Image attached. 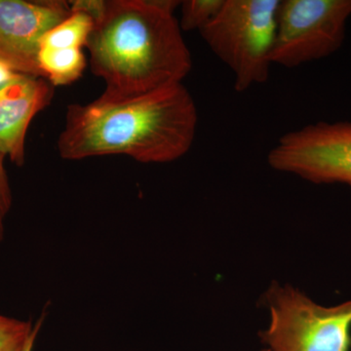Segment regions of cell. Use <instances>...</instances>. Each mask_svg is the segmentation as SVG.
<instances>
[{
    "label": "cell",
    "mask_w": 351,
    "mask_h": 351,
    "mask_svg": "<svg viewBox=\"0 0 351 351\" xmlns=\"http://www.w3.org/2000/svg\"><path fill=\"white\" fill-rule=\"evenodd\" d=\"M86 47L92 73L110 98L182 83L193 66L179 21L158 0H107Z\"/></svg>",
    "instance_id": "cell-2"
},
{
    "label": "cell",
    "mask_w": 351,
    "mask_h": 351,
    "mask_svg": "<svg viewBox=\"0 0 351 351\" xmlns=\"http://www.w3.org/2000/svg\"><path fill=\"white\" fill-rule=\"evenodd\" d=\"M95 21L80 11H71L68 18L53 27L40 39L39 47L52 49H82L86 47Z\"/></svg>",
    "instance_id": "cell-10"
},
{
    "label": "cell",
    "mask_w": 351,
    "mask_h": 351,
    "mask_svg": "<svg viewBox=\"0 0 351 351\" xmlns=\"http://www.w3.org/2000/svg\"><path fill=\"white\" fill-rule=\"evenodd\" d=\"M225 0H186L182 1V31H201L216 17Z\"/></svg>",
    "instance_id": "cell-12"
},
{
    "label": "cell",
    "mask_w": 351,
    "mask_h": 351,
    "mask_svg": "<svg viewBox=\"0 0 351 351\" xmlns=\"http://www.w3.org/2000/svg\"><path fill=\"white\" fill-rule=\"evenodd\" d=\"M44 318H45V316H43V319H41L40 322H39L38 329H36V332H34V334L32 335L31 341H29V343H27V348H25L24 351L34 350V343H36V338H38V332H39V331H40V328H41V326H43V322Z\"/></svg>",
    "instance_id": "cell-16"
},
{
    "label": "cell",
    "mask_w": 351,
    "mask_h": 351,
    "mask_svg": "<svg viewBox=\"0 0 351 351\" xmlns=\"http://www.w3.org/2000/svg\"><path fill=\"white\" fill-rule=\"evenodd\" d=\"M280 2L225 0L216 17L199 32L232 71L237 92L269 80Z\"/></svg>",
    "instance_id": "cell-3"
},
{
    "label": "cell",
    "mask_w": 351,
    "mask_h": 351,
    "mask_svg": "<svg viewBox=\"0 0 351 351\" xmlns=\"http://www.w3.org/2000/svg\"><path fill=\"white\" fill-rule=\"evenodd\" d=\"M6 157L0 154V243L5 232V219L12 205V191L5 169Z\"/></svg>",
    "instance_id": "cell-13"
},
{
    "label": "cell",
    "mask_w": 351,
    "mask_h": 351,
    "mask_svg": "<svg viewBox=\"0 0 351 351\" xmlns=\"http://www.w3.org/2000/svg\"><path fill=\"white\" fill-rule=\"evenodd\" d=\"M43 316L32 325L31 321L0 315V351H24Z\"/></svg>",
    "instance_id": "cell-11"
},
{
    "label": "cell",
    "mask_w": 351,
    "mask_h": 351,
    "mask_svg": "<svg viewBox=\"0 0 351 351\" xmlns=\"http://www.w3.org/2000/svg\"><path fill=\"white\" fill-rule=\"evenodd\" d=\"M69 14V2L61 0H0V60L18 73L43 77L36 62L40 39Z\"/></svg>",
    "instance_id": "cell-7"
},
{
    "label": "cell",
    "mask_w": 351,
    "mask_h": 351,
    "mask_svg": "<svg viewBox=\"0 0 351 351\" xmlns=\"http://www.w3.org/2000/svg\"><path fill=\"white\" fill-rule=\"evenodd\" d=\"M263 351H269V350H263Z\"/></svg>",
    "instance_id": "cell-17"
},
{
    "label": "cell",
    "mask_w": 351,
    "mask_h": 351,
    "mask_svg": "<svg viewBox=\"0 0 351 351\" xmlns=\"http://www.w3.org/2000/svg\"><path fill=\"white\" fill-rule=\"evenodd\" d=\"M53 97L54 86L40 76L17 73L0 87V154L11 162L24 165L27 129Z\"/></svg>",
    "instance_id": "cell-8"
},
{
    "label": "cell",
    "mask_w": 351,
    "mask_h": 351,
    "mask_svg": "<svg viewBox=\"0 0 351 351\" xmlns=\"http://www.w3.org/2000/svg\"><path fill=\"white\" fill-rule=\"evenodd\" d=\"M198 113L182 83L126 98L103 94L86 105H69L58 141L68 160L127 156L142 163L172 162L188 154Z\"/></svg>",
    "instance_id": "cell-1"
},
{
    "label": "cell",
    "mask_w": 351,
    "mask_h": 351,
    "mask_svg": "<svg viewBox=\"0 0 351 351\" xmlns=\"http://www.w3.org/2000/svg\"><path fill=\"white\" fill-rule=\"evenodd\" d=\"M265 297L270 322L260 337L269 351L351 350V300L323 306L276 282Z\"/></svg>",
    "instance_id": "cell-4"
},
{
    "label": "cell",
    "mask_w": 351,
    "mask_h": 351,
    "mask_svg": "<svg viewBox=\"0 0 351 351\" xmlns=\"http://www.w3.org/2000/svg\"><path fill=\"white\" fill-rule=\"evenodd\" d=\"M107 5V0H75L69 1L71 11H80L87 14L95 21V24L104 15Z\"/></svg>",
    "instance_id": "cell-14"
},
{
    "label": "cell",
    "mask_w": 351,
    "mask_h": 351,
    "mask_svg": "<svg viewBox=\"0 0 351 351\" xmlns=\"http://www.w3.org/2000/svg\"><path fill=\"white\" fill-rule=\"evenodd\" d=\"M267 161L272 169L313 184L351 186V121H319L289 132Z\"/></svg>",
    "instance_id": "cell-6"
},
{
    "label": "cell",
    "mask_w": 351,
    "mask_h": 351,
    "mask_svg": "<svg viewBox=\"0 0 351 351\" xmlns=\"http://www.w3.org/2000/svg\"><path fill=\"white\" fill-rule=\"evenodd\" d=\"M38 66L43 77L53 86H62L80 80L86 68V58L82 49H52L38 47Z\"/></svg>",
    "instance_id": "cell-9"
},
{
    "label": "cell",
    "mask_w": 351,
    "mask_h": 351,
    "mask_svg": "<svg viewBox=\"0 0 351 351\" xmlns=\"http://www.w3.org/2000/svg\"><path fill=\"white\" fill-rule=\"evenodd\" d=\"M351 0H281L270 61L298 68L341 47Z\"/></svg>",
    "instance_id": "cell-5"
},
{
    "label": "cell",
    "mask_w": 351,
    "mask_h": 351,
    "mask_svg": "<svg viewBox=\"0 0 351 351\" xmlns=\"http://www.w3.org/2000/svg\"><path fill=\"white\" fill-rule=\"evenodd\" d=\"M17 73L8 64L0 60V87L12 80Z\"/></svg>",
    "instance_id": "cell-15"
}]
</instances>
